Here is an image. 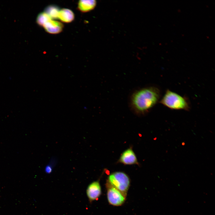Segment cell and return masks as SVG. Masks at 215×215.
<instances>
[{"mask_svg": "<svg viewBox=\"0 0 215 215\" xmlns=\"http://www.w3.org/2000/svg\"><path fill=\"white\" fill-rule=\"evenodd\" d=\"M107 182L126 196L130 180L126 173L122 171L113 172L108 176Z\"/></svg>", "mask_w": 215, "mask_h": 215, "instance_id": "obj_3", "label": "cell"}, {"mask_svg": "<svg viewBox=\"0 0 215 215\" xmlns=\"http://www.w3.org/2000/svg\"><path fill=\"white\" fill-rule=\"evenodd\" d=\"M52 19L50 17L44 12L39 14L36 18V22L39 26L42 27L47 22Z\"/></svg>", "mask_w": 215, "mask_h": 215, "instance_id": "obj_11", "label": "cell"}, {"mask_svg": "<svg viewBox=\"0 0 215 215\" xmlns=\"http://www.w3.org/2000/svg\"><path fill=\"white\" fill-rule=\"evenodd\" d=\"M107 197L109 203L114 206H120L125 202L126 196L108 182L106 184Z\"/></svg>", "mask_w": 215, "mask_h": 215, "instance_id": "obj_4", "label": "cell"}, {"mask_svg": "<svg viewBox=\"0 0 215 215\" xmlns=\"http://www.w3.org/2000/svg\"><path fill=\"white\" fill-rule=\"evenodd\" d=\"M60 9L57 6L50 5L46 7L44 12L53 20L58 19V15Z\"/></svg>", "mask_w": 215, "mask_h": 215, "instance_id": "obj_10", "label": "cell"}, {"mask_svg": "<svg viewBox=\"0 0 215 215\" xmlns=\"http://www.w3.org/2000/svg\"><path fill=\"white\" fill-rule=\"evenodd\" d=\"M118 161L125 165H139L136 155L131 148H128L122 152Z\"/></svg>", "mask_w": 215, "mask_h": 215, "instance_id": "obj_6", "label": "cell"}, {"mask_svg": "<svg viewBox=\"0 0 215 215\" xmlns=\"http://www.w3.org/2000/svg\"><path fill=\"white\" fill-rule=\"evenodd\" d=\"M74 19V14L71 10L67 8H63L60 10L58 19L62 22L70 23L73 21Z\"/></svg>", "mask_w": 215, "mask_h": 215, "instance_id": "obj_8", "label": "cell"}, {"mask_svg": "<svg viewBox=\"0 0 215 215\" xmlns=\"http://www.w3.org/2000/svg\"><path fill=\"white\" fill-rule=\"evenodd\" d=\"M101 193V188L98 180L91 182L86 189L87 195L90 202L97 199Z\"/></svg>", "mask_w": 215, "mask_h": 215, "instance_id": "obj_5", "label": "cell"}, {"mask_svg": "<svg viewBox=\"0 0 215 215\" xmlns=\"http://www.w3.org/2000/svg\"><path fill=\"white\" fill-rule=\"evenodd\" d=\"M42 27L48 33L56 34L62 31L64 26L61 22L51 19L45 23Z\"/></svg>", "mask_w": 215, "mask_h": 215, "instance_id": "obj_7", "label": "cell"}, {"mask_svg": "<svg viewBox=\"0 0 215 215\" xmlns=\"http://www.w3.org/2000/svg\"><path fill=\"white\" fill-rule=\"evenodd\" d=\"M159 102L173 110L188 111L191 109L190 103L188 98L169 89L166 91Z\"/></svg>", "mask_w": 215, "mask_h": 215, "instance_id": "obj_2", "label": "cell"}, {"mask_svg": "<svg viewBox=\"0 0 215 215\" xmlns=\"http://www.w3.org/2000/svg\"><path fill=\"white\" fill-rule=\"evenodd\" d=\"M161 97V91L157 87H145L131 93L129 99V106L134 113L143 115L148 113L159 102Z\"/></svg>", "mask_w": 215, "mask_h": 215, "instance_id": "obj_1", "label": "cell"}, {"mask_svg": "<svg viewBox=\"0 0 215 215\" xmlns=\"http://www.w3.org/2000/svg\"><path fill=\"white\" fill-rule=\"evenodd\" d=\"M96 4V2L95 0H81L78 2V8L81 12H86L94 9Z\"/></svg>", "mask_w": 215, "mask_h": 215, "instance_id": "obj_9", "label": "cell"}]
</instances>
